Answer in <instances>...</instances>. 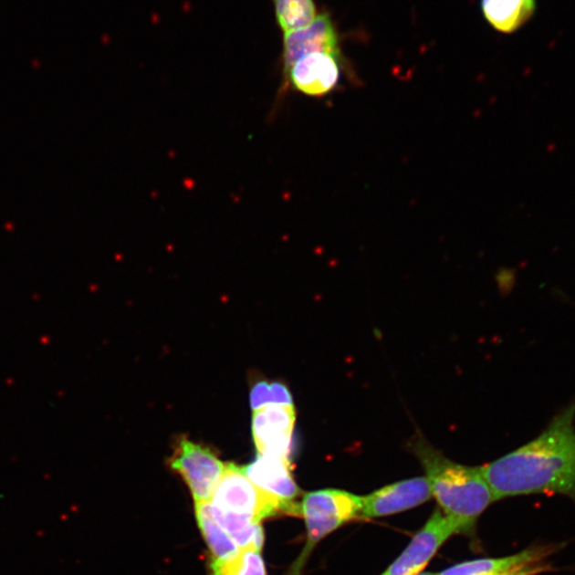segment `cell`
Masks as SVG:
<instances>
[{"mask_svg": "<svg viewBox=\"0 0 575 575\" xmlns=\"http://www.w3.org/2000/svg\"><path fill=\"white\" fill-rule=\"evenodd\" d=\"M496 501L559 495L575 502V400L529 443L481 466Z\"/></svg>", "mask_w": 575, "mask_h": 575, "instance_id": "cell-1", "label": "cell"}, {"mask_svg": "<svg viewBox=\"0 0 575 575\" xmlns=\"http://www.w3.org/2000/svg\"><path fill=\"white\" fill-rule=\"evenodd\" d=\"M412 449L425 471L432 495L443 513L470 533L486 509L496 501L481 466L452 462L418 434Z\"/></svg>", "mask_w": 575, "mask_h": 575, "instance_id": "cell-2", "label": "cell"}, {"mask_svg": "<svg viewBox=\"0 0 575 575\" xmlns=\"http://www.w3.org/2000/svg\"><path fill=\"white\" fill-rule=\"evenodd\" d=\"M362 497L344 490L325 489L306 494L298 508L306 523L307 542L288 575L302 574L318 543L343 524L360 517Z\"/></svg>", "mask_w": 575, "mask_h": 575, "instance_id": "cell-3", "label": "cell"}, {"mask_svg": "<svg viewBox=\"0 0 575 575\" xmlns=\"http://www.w3.org/2000/svg\"><path fill=\"white\" fill-rule=\"evenodd\" d=\"M210 503L225 513L252 518L258 522L280 514L277 505L262 494L242 468L234 464H226Z\"/></svg>", "mask_w": 575, "mask_h": 575, "instance_id": "cell-4", "label": "cell"}, {"mask_svg": "<svg viewBox=\"0 0 575 575\" xmlns=\"http://www.w3.org/2000/svg\"><path fill=\"white\" fill-rule=\"evenodd\" d=\"M170 465L188 485L195 503L211 500L226 468V464L213 450L187 438L178 441Z\"/></svg>", "mask_w": 575, "mask_h": 575, "instance_id": "cell-5", "label": "cell"}, {"mask_svg": "<svg viewBox=\"0 0 575 575\" xmlns=\"http://www.w3.org/2000/svg\"><path fill=\"white\" fill-rule=\"evenodd\" d=\"M462 534L458 523L440 508L434 511L408 547L382 575H417L423 570L450 537Z\"/></svg>", "mask_w": 575, "mask_h": 575, "instance_id": "cell-6", "label": "cell"}, {"mask_svg": "<svg viewBox=\"0 0 575 575\" xmlns=\"http://www.w3.org/2000/svg\"><path fill=\"white\" fill-rule=\"evenodd\" d=\"M242 470L262 494L277 505L280 513L299 515V503L294 502L299 489L292 476L290 459L257 454Z\"/></svg>", "mask_w": 575, "mask_h": 575, "instance_id": "cell-7", "label": "cell"}, {"mask_svg": "<svg viewBox=\"0 0 575 575\" xmlns=\"http://www.w3.org/2000/svg\"><path fill=\"white\" fill-rule=\"evenodd\" d=\"M341 59L328 53L299 58L284 75L283 91L289 87L309 98H324L334 91L340 81Z\"/></svg>", "mask_w": 575, "mask_h": 575, "instance_id": "cell-8", "label": "cell"}, {"mask_svg": "<svg viewBox=\"0 0 575 575\" xmlns=\"http://www.w3.org/2000/svg\"><path fill=\"white\" fill-rule=\"evenodd\" d=\"M312 53H328L342 58L340 37L329 13H322L305 27L284 32L283 75L299 58Z\"/></svg>", "mask_w": 575, "mask_h": 575, "instance_id": "cell-9", "label": "cell"}, {"mask_svg": "<svg viewBox=\"0 0 575 575\" xmlns=\"http://www.w3.org/2000/svg\"><path fill=\"white\" fill-rule=\"evenodd\" d=\"M296 420L294 406L271 405L255 411L252 434L258 454L290 459Z\"/></svg>", "mask_w": 575, "mask_h": 575, "instance_id": "cell-10", "label": "cell"}, {"mask_svg": "<svg viewBox=\"0 0 575 575\" xmlns=\"http://www.w3.org/2000/svg\"><path fill=\"white\" fill-rule=\"evenodd\" d=\"M430 483L425 476L405 479L362 497L360 517L362 519L387 517L420 507L432 498Z\"/></svg>", "mask_w": 575, "mask_h": 575, "instance_id": "cell-11", "label": "cell"}, {"mask_svg": "<svg viewBox=\"0 0 575 575\" xmlns=\"http://www.w3.org/2000/svg\"><path fill=\"white\" fill-rule=\"evenodd\" d=\"M553 549V547H535L507 558L465 561L445 569L438 575H498L518 567L543 561L554 552Z\"/></svg>", "mask_w": 575, "mask_h": 575, "instance_id": "cell-12", "label": "cell"}, {"mask_svg": "<svg viewBox=\"0 0 575 575\" xmlns=\"http://www.w3.org/2000/svg\"><path fill=\"white\" fill-rule=\"evenodd\" d=\"M483 15L497 31L513 34L536 12V0H481Z\"/></svg>", "mask_w": 575, "mask_h": 575, "instance_id": "cell-13", "label": "cell"}, {"mask_svg": "<svg viewBox=\"0 0 575 575\" xmlns=\"http://www.w3.org/2000/svg\"><path fill=\"white\" fill-rule=\"evenodd\" d=\"M195 514L198 528L213 555L211 565L223 564L240 554L241 549L216 522L210 501L195 503Z\"/></svg>", "mask_w": 575, "mask_h": 575, "instance_id": "cell-14", "label": "cell"}, {"mask_svg": "<svg viewBox=\"0 0 575 575\" xmlns=\"http://www.w3.org/2000/svg\"><path fill=\"white\" fill-rule=\"evenodd\" d=\"M214 517L220 527L241 549H254L261 551L265 535L261 524L252 518L238 516L216 509L211 505Z\"/></svg>", "mask_w": 575, "mask_h": 575, "instance_id": "cell-15", "label": "cell"}, {"mask_svg": "<svg viewBox=\"0 0 575 575\" xmlns=\"http://www.w3.org/2000/svg\"><path fill=\"white\" fill-rule=\"evenodd\" d=\"M272 2L277 24L284 32L305 27L318 16L315 0H272Z\"/></svg>", "mask_w": 575, "mask_h": 575, "instance_id": "cell-16", "label": "cell"}, {"mask_svg": "<svg viewBox=\"0 0 575 575\" xmlns=\"http://www.w3.org/2000/svg\"><path fill=\"white\" fill-rule=\"evenodd\" d=\"M211 570L213 575H267L261 551L254 549H241L232 560L211 565Z\"/></svg>", "mask_w": 575, "mask_h": 575, "instance_id": "cell-17", "label": "cell"}, {"mask_svg": "<svg viewBox=\"0 0 575 575\" xmlns=\"http://www.w3.org/2000/svg\"><path fill=\"white\" fill-rule=\"evenodd\" d=\"M253 411L271 405L294 406L289 388L280 382L259 381L249 393Z\"/></svg>", "mask_w": 575, "mask_h": 575, "instance_id": "cell-18", "label": "cell"}, {"mask_svg": "<svg viewBox=\"0 0 575 575\" xmlns=\"http://www.w3.org/2000/svg\"><path fill=\"white\" fill-rule=\"evenodd\" d=\"M549 571V566L545 562H533V564L524 565L514 569V570L498 575H537Z\"/></svg>", "mask_w": 575, "mask_h": 575, "instance_id": "cell-19", "label": "cell"}, {"mask_svg": "<svg viewBox=\"0 0 575 575\" xmlns=\"http://www.w3.org/2000/svg\"><path fill=\"white\" fill-rule=\"evenodd\" d=\"M417 575H438V574H434V573H430V572H426V573H419Z\"/></svg>", "mask_w": 575, "mask_h": 575, "instance_id": "cell-20", "label": "cell"}]
</instances>
